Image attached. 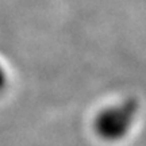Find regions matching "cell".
<instances>
[{"instance_id":"cell-2","label":"cell","mask_w":146,"mask_h":146,"mask_svg":"<svg viewBox=\"0 0 146 146\" xmlns=\"http://www.w3.org/2000/svg\"><path fill=\"white\" fill-rule=\"evenodd\" d=\"M7 84H8V74L0 64V94L4 92V89L7 88Z\"/></svg>"},{"instance_id":"cell-1","label":"cell","mask_w":146,"mask_h":146,"mask_svg":"<svg viewBox=\"0 0 146 146\" xmlns=\"http://www.w3.org/2000/svg\"><path fill=\"white\" fill-rule=\"evenodd\" d=\"M138 111L139 107L134 99H126L107 106L95 116V134L104 142L122 141L133 129Z\"/></svg>"}]
</instances>
